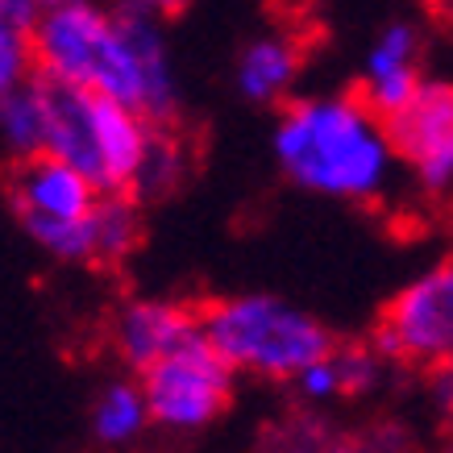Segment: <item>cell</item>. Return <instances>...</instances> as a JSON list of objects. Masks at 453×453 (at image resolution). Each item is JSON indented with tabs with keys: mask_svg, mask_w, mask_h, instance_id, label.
<instances>
[{
	"mask_svg": "<svg viewBox=\"0 0 453 453\" xmlns=\"http://www.w3.org/2000/svg\"><path fill=\"white\" fill-rule=\"evenodd\" d=\"M34 55L42 75L67 80L96 96H112L166 125L179 109V88L163 21L129 9L67 0L34 21Z\"/></svg>",
	"mask_w": 453,
	"mask_h": 453,
	"instance_id": "cell-1",
	"label": "cell"
},
{
	"mask_svg": "<svg viewBox=\"0 0 453 453\" xmlns=\"http://www.w3.org/2000/svg\"><path fill=\"white\" fill-rule=\"evenodd\" d=\"M279 171L312 196L371 204L395 183L399 163L387 117L366 96H303L279 112L275 125Z\"/></svg>",
	"mask_w": 453,
	"mask_h": 453,
	"instance_id": "cell-2",
	"label": "cell"
},
{
	"mask_svg": "<svg viewBox=\"0 0 453 453\" xmlns=\"http://www.w3.org/2000/svg\"><path fill=\"white\" fill-rule=\"evenodd\" d=\"M208 342L234 371L258 379H296L303 366L333 349V333L279 296H229L200 312Z\"/></svg>",
	"mask_w": 453,
	"mask_h": 453,
	"instance_id": "cell-3",
	"label": "cell"
},
{
	"mask_svg": "<svg viewBox=\"0 0 453 453\" xmlns=\"http://www.w3.org/2000/svg\"><path fill=\"white\" fill-rule=\"evenodd\" d=\"M234 374L237 371L208 342L204 325H200L183 345H175L171 354H163L142 371L150 420L171 433H200L229 408Z\"/></svg>",
	"mask_w": 453,
	"mask_h": 453,
	"instance_id": "cell-4",
	"label": "cell"
},
{
	"mask_svg": "<svg viewBox=\"0 0 453 453\" xmlns=\"http://www.w3.org/2000/svg\"><path fill=\"white\" fill-rule=\"evenodd\" d=\"M374 345L383 349L387 362H408L437 371L453 354V258L437 262L408 279L403 288L387 300Z\"/></svg>",
	"mask_w": 453,
	"mask_h": 453,
	"instance_id": "cell-5",
	"label": "cell"
},
{
	"mask_svg": "<svg viewBox=\"0 0 453 453\" xmlns=\"http://www.w3.org/2000/svg\"><path fill=\"white\" fill-rule=\"evenodd\" d=\"M399 163L433 200L453 196V80H425L416 96L387 117Z\"/></svg>",
	"mask_w": 453,
	"mask_h": 453,
	"instance_id": "cell-6",
	"label": "cell"
},
{
	"mask_svg": "<svg viewBox=\"0 0 453 453\" xmlns=\"http://www.w3.org/2000/svg\"><path fill=\"white\" fill-rule=\"evenodd\" d=\"M4 192L13 204L21 225L34 220H80L88 217L100 200V188L83 175L75 163L58 158L50 150L26 154L9 166L4 175Z\"/></svg>",
	"mask_w": 453,
	"mask_h": 453,
	"instance_id": "cell-7",
	"label": "cell"
},
{
	"mask_svg": "<svg viewBox=\"0 0 453 453\" xmlns=\"http://www.w3.org/2000/svg\"><path fill=\"white\" fill-rule=\"evenodd\" d=\"M420 55H425V38L420 26L408 17H395L374 34L371 50L362 58V96L374 112L391 117L416 96V88L425 83Z\"/></svg>",
	"mask_w": 453,
	"mask_h": 453,
	"instance_id": "cell-8",
	"label": "cell"
},
{
	"mask_svg": "<svg viewBox=\"0 0 453 453\" xmlns=\"http://www.w3.org/2000/svg\"><path fill=\"white\" fill-rule=\"evenodd\" d=\"M200 329V316L183 303L166 300H129L112 320V345L117 354L134 366L146 371L150 362H158L163 354H171L175 345H183L192 333Z\"/></svg>",
	"mask_w": 453,
	"mask_h": 453,
	"instance_id": "cell-9",
	"label": "cell"
},
{
	"mask_svg": "<svg viewBox=\"0 0 453 453\" xmlns=\"http://www.w3.org/2000/svg\"><path fill=\"white\" fill-rule=\"evenodd\" d=\"M303 67L300 42L288 34H262L237 55L234 83L250 104H275L296 88Z\"/></svg>",
	"mask_w": 453,
	"mask_h": 453,
	"instance_id": "cell-10",
	"label": "cell"
},
{
	"mask_svg": "<svg viewBox=\"0 0 453 453\" xmlns=\"http://www.w3.org/2000/svg\"><path fill=\"white\" fill-rule=\"evenodd\" d=\"M146 425H150V403H146L142 383L117 379L92 403V437L100 445H129L142 437Z\"/></svg>",
	"mask_w": 453,
	"mask_h": 453,
	"instance_id": "cell-11",
	"label": "cell"
},
{
	"mask_svg": "<svg viewBox=\"0 0 453 453\" xmlns=\"http://www.w3.org/2000/svg\"><path fill=\"white\" fill-rule=\"evenodd\" d=\"M0 142L9 146L13 158L46 150V109H42L38 75L21 83L17 92L0 96Z\"/></svg>",
	"mask_w": 453,
	"mask_h": 453,
	"instance_id": "cell-12",
	"label": "cell"
},
{
	"mask_svg": "<svg viewBox=\"0 0 453 453\" xmlns=\"http://www.w3.org/2000/svg\"><path fill=\"white\" fill-rule=\"evenodd\" d=\"M96 262H125L142 242V217H138V200L129 192H100L96 208Z\"/></svg>",
	"mask_w": 453,
	"mask_h": 453,
	"instance_id": "cell-13",
	"label": "cell"
},
{
	"mask_svg": "<svg viewBox=\"0 0 453 453\" xmlns=\"http://www.w3.org/2000/svg\"><path fill=\"white\" fill-rule=\"evenodd\" d=\"M183 171H188V158L179 150V142L166 129L154 125L150 146H146V154H142V163H138V175L129 183V196L138 204L142 200H163V196H171L183 183Z\"/></svg>",
	"mask_w": 453,
	"mask_h": 453,
	"instance_id": "cell-14",
	"label": "cell"
},
{
	"mask_svg": "<svg viewBox=\"0 0 453 453\" xmlns=\"http://www.w3.org/2000/svg\"><path fill=\"white\" fill-rule=\"evenodd\" d=\"M38 55H34V26L0 17V96L17 92L21 83L34 80Z\"/></svg>",
	"mask_w": 453,
	"mask_h": 453,
	"instance_id": "cell-15",
	"label": "cell"
},
{
	"mask_svg": "<svg viewBox=\"0 0 453 453\" xmlns=\"http://www.w3.org/2000/svg\"><path fill=\"white\" fill-rule=\"evenodd\" d=\"M333 357H337V366H342L345 395H366V391H374L379 379H383L387 357L379 345H333Z\"/></svg>",
	"mask_w": 453,
	"mask_h": 453,
	"instance_id": "cell-16",
	"label": "cell"
},
{
	"mask_svg": "<svg viewBox=\"0 0 453 453\" xmlns=\"http://www.w3.org/2000/svg\"><path fill=\"white\" fill-rule=\"evenodd\" d=\"M296 391H300V399H308V403H329V399H342L345 395V383H342V366H337V357H333V349L325 357H316L312 366H303L296 379Z\"/></svg>",
	"mask_w": 453,
	"mask_h": 453,
	"instance_id": "cell-17",
	"label": "cell"
},
{
	"mask_svg": "<svg viewBox=\"0 0 453 453\" xmlns=\"http://www.w3.org/2000/svg\"><path fill=\"white\" fill-rule=\"evenodd\" d=\"M258 453H329V441L316 433V425H288L262 441Z\"/></svg>",
	"mask_w": 453,
	"mask_h": 453,
	"instance_id": "cell-18",
	"label": "cell"
},
{
	"mask_svg": "<svg viewBox=\"0 0 453 453\" xmlns=\"http://www.w3.org/2000/svg\"><path fill=\"white\" fill-rule=\"evenodd\" d=\"M329 453H403V441H399L395 428H379V433H366V437L337 441V445H329Z\"/></svg>",
	"mask_w": 453,
	"mask_h": 453,
	"instance_id": "cell-19",
	"label": "cell"
},
{
	"mask_svg": "<svg viewBox=\"0 0 453 453\" xmlns=\"http://www.w3.org/2000/svg\"><path fill=\"white\" fill-rule=\"evenodd\" d=\"M192 0H121V9L129 13H142V17H154V21H166V17L183 13Z\"/></svg>",
	"mask_w": 453,
	"mask_h": 453,
	"instance_id": "cell-20",
	"label": "cell"
},
{
	"mask_svg": "<svg viewBox=\"0 0 453 453\" xmlns=\"http://www.w3.org/2000/svg\"><path fill=\"white\" fill-rule=\"evenodd\" d=\"M0 17L21 21V26H34V21H38V9H34L29 0H0Z\"/></svg>",
	"mask_w": 453,
	"mask_h": 453,
	"instance_id": "cell-21",
	"label": "cell"
},
{
	"mask_svg": "<svg viewBox=\"0 0 453 453\" xmlns=\"http://www.w3.org/2000/svg\"><path fill=\"white\" fill-rule=\"evenodd\" d=\"M38 13H46V9H58V4H67V0H29Z\"/></svg>",
	"mask_w": 453,
	"mask_h": 453,
	"instance_id": "cell-22",
	"label": "cell"
},
{
	"mask_svg": "<svg viewBox=\"0 0 453 453\" xmlns=\"http://www.w3.org/2000/svg\"><path fill=\"white\" fill-rule=\"evenodd\" d=\"M437 13H441V17H445V21H449V26H453V0H437Z\"/></svg>",
	"mask_w": 453,
	"mask_h": 453,
	"instance_id": "cell-23",
	"label": "cell"
},
{
	"mask_svg": "<svg viewBox=\"0 0 453 453\" xmlns=\"http://www.w3.org/2000/svg\"><path fill=\"white\" fill-rule=\"evenodd\" d=\"M445 453H453V437H449V445H445Z\"/></svg>",
	"mask_w": 453,
	"mask_h": 453,
	"instance_id": "cell-24",
	"label": "cell"
},
{
	"mask_svg": "<svg viewBox=\"0 0 453 453\" xmlns=\"http://www.w3.org/2000/svg\"><path fill=\"white\" fill-rule=\"evenodd\" d=\"M445 366H453V354H449V362H445Z\"/></svg>",
	"mask_w": 453,
	"mask_h": 453,
	"instance_id": "cell-25",
	"label": "cell"
}]
</instances>
